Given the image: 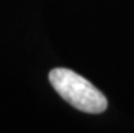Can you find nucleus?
<instances>
[{
	"label": "nucleus",
	"instance_id": "1",
	"mask_svg": "<svg viewBox=\"0 0 134 133\" xmlns=\"http://www.w3.org/2000/svg\"><path fill=\"white\" fill-rule=\"evenodd\" d=\"M49 82L58 95L75 109L90 114L103 113L107 99L91 82L68 68H54L49 73Z\"/></svg>",
	"mask_w": 134,
	"mask_h": 133
}]
</instances>
